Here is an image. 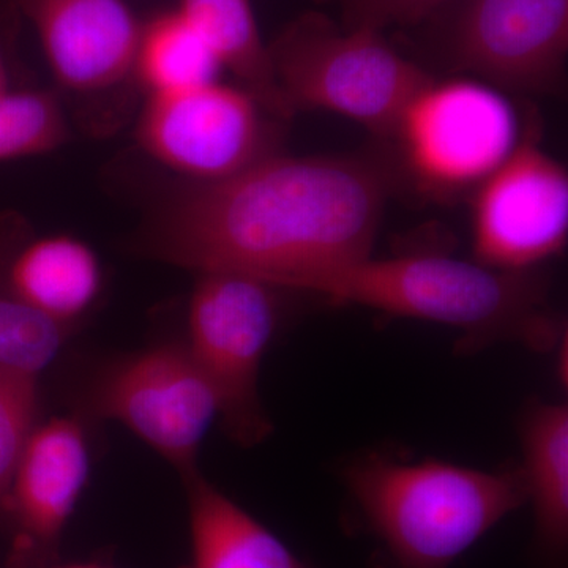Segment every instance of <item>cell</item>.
Here are the masks:
<instances>
[{
    "label": "cell",
    "mask_w": 568,
    "mask_h": 568,
    "mask_svg": "<svg viewBox=\"0 0 568 568\" xmlns=\"http://www.w3.org/2000/svg\"><path fill=\"white\" fill-rule=\"evenodd\" d=\"M368 156L275 152L216 182H186L145 226L162 263L233 272L295 291L308 276L372 256L394 178Z\"/></svg>",
    "instance_id": "cell-1"
},
{
    "label": "cell",
    "mask_w": 568,
    "mask_h": 568,
    "mask_svg": "<svg viewBox=\"0 0 568 568\" xmlns=\"http://www.w3.org/2000/svg\"><path fill=\"white\" fill-rule=\"evenodd\" d=\"M339 478L346 528L372 544L368 568H452L528 504L521 466L485 470L366 452L347 459Z\"/></svg>",
    "instance_id": "cell-2"
},
{
    "label": "cell",
    "mask_w": 568,
    "mask_h": 568,
    "mask_svg": "<svg viewBox=\"0 0 568 568\" xmlns=\"http://www.w3.org/2000/svg\"><path fill=\"white\" fill-rule=\"evenodd\" d=\"M295 291L323 295L335 304L447 325L462 334V349L469 353L499 342L547 351L560 336L547 290L536 275L496 271L477 261L439 254L368 256L317 272Z\"/></svg>",
    "instance_id": "cell-3"
},
{
    "label": "cell",
    "mask_w": 568,
    "mask_h": 568,
    "mask_svg": "<svg viewBox=\"0 0 568 568\" xmlns=\"http://www.w3.org/2000/svg\"><path fill=\"white\" fill-rule=\"evenodd\" d=\"M268 52L290 112H334L383 138H394L406 108L433 80L381 32L338 29L321 14L298 18Z\"/></svg>",
    "instance_id": "cell-4"
},
{
    "label": "cell",
    "mask_w": 568,
    "mask_h": 568,
    "mask_svg": "<svg viewBox=\"0 0 568 568\" xmlns=\"http://www.w3.org/2000/svg\"><path fill=\"white\" fill-rule=\"evenodd\" d=\"M196 276L182 342L212 388L224 433L237 446H257L274 432L260 377L278 328L283 290L233 272Z\"/></svg>",
    "instance_id": "cell-5"
},
{
    "label": "cell",
    "mask_w": 568,
    "mask_h": 568,
    "mask_svg": "<svg viewBox=\"0 0 568 568\" xmlns=\"http://www.w3.org/2000/svg\"><path fill=\"white\" fill-rule=\"evenodd\" d=\"M82 418L121 424L185 477L197 457L219 406L211 386L181 339L108 358L81 394Z\"/></svg>",
    "instance_id": "cell-6"
},
{
    "label": "cell",
    "mask_w": 568,
    "mask_h": 568,
    "mask_svg": "<svg viewBox=\"0 0 568 568\" xmlns=\"http://www.w3.org/2000/svg\"><path fill=\"white\" fill-rule=\"evenodd\" d=\"M414 181L433 194L476 189L518 145V122L503 92L478 80H432L396 126Z\"/></svg>",
    "instance_id": "cell-7"
},
{
    "label": "cell",
    "mask_w": 568,
    "mask_h": 568,
    "mask_svg": "<svg viewBox=\"0 0 568 568\" xmlns=\"http://www.w3.org/2000/svg\"><path fill=\"white\" fill-rule=\"evenodd\" d=\"M268 114L242 85L213 81L149 95L136 140L142 151L186 181L216 182L276 152Z\"/></svg>",
    "instance_id": "cell-8"
},
{
    "label": "cell",
    "mask_w": 568,
    "mask_h": 568,
    "mask_svg": "<svg viewBox=\"0 0 568 568\" xmlns=\"http://www.w3.org/2000/svg\"><path fill=\"white\" fill-rule=\"evenodd\" d=\"M568 237L566 168L536 141H519L480 183L473 204L474 261L504 272H530L562 252Z\"/></svg>",
    "instance_id": "cell-9"
},
{
    "label": "cell",
    "mask_w": 568,
    "mask_h": 568,
    "mask_svg": "<svg viewBox=\"0 0 568 568\" xmlns=\"http://www.w3.org/2000/svg\"><path fill=\"white\" fill-rule=\"evenodd\" d=\"M448 52L497 91L552 92L567 61L568 0H462Z\"/></svg>",
    "instance_id": "cell-10"
},
{
    "label": "cell",
    "mask_w": 568,
    "mask_h": 568,
    "mask_svg": "<svg viewBox=\"0 0 568 568\" xmlns=\"http://www.w3.org/2000/svg\"><path fill=\"white\" fill-rule=\"evenodd\" d=\"M92 473V450L80 414L39 422L11 478L6 514L13 528L10 568H48Z\"/></svg>",
    "instance_id": "cell-11"
},
{
    "label": "cell",
    "mask_w": 568,
    "mask_h": 568,
    "mask_svg": "<svg viewBox=\"0 0 568 568\" xmlns=\"http://www.w3.org/2000/svg\"><path fill=\"white\" fill-rule=\"evenodd\" d=\"M26 14L52 77L92 95L133 77L142 24L123 0H13Z\"/></svg>",
    "instance_id": "cell-12"
},
{
    "label": "cell",
    "mask_w": 568,
    "mask_h": 568,
    "mask_svg": "<svg viewBox=\"0 0 568 568\" xmlns=\"http://www.w3.org/2000/svg\"><path fill=\"white\" fill-rule=\"evenodd\" d=\"M99 254L81 239L41 235L22 244L3 265L0 293L51 323L74 332L103 293Z\"/></svg>",
    "instance_id": "cell-13"
},
{
    "label": "cell",
    "mask_w": 568,
    "mask_h": 568,
    "mask_svg": "<svg viewBox=\"0 0 568 568\" xmlns=\"http://www.w3.org/2000/svg\"><path fill=\"white\" fill-rule=\"evenodd\" d=\"M182 484L190 559L181 568H312L200 469L182 477Z\"/></svg>",
    "instance_id": "cell-14"
},
{
    "label": "cell",
    "mask_w": 568,
    "mask_h": 568,
    "mask_svg": "<svg viewBox=\"0 0 568 568\" xmlns=\"http://www.w3.org/2000/svg\"><path fill=\"white\" fill-rule=\"evenodd\" d=\"M528 504L534 508L536 549L544 568H564L568 548V407L538 403L521 428Z\"/></svg>",
    "instance_id": "cell-15"
},
{
    "label": "cell",
    "mask_w": 568,
    "mask_h": 568,
    "mask_svg": "<svg viewBox=\"0 0 568 568\" xmlns=\"http://www.w3.org/2000/svg\"><path fill=\"white\" fill-rule=\"evenodd\" d=\"M178 10L200 32L222 69L237 77L265 110L280 118L291 114L250 0H181Z\"/></svg>",
    "instance_id": "cell-16"
},
{
    "label": "cell",
    "mask_w": 568,
    "mask_h": 568,
    "mask_svg": "<svg viewBox=\"0 0 568 568\" xmlns=\"http://www.w3.org/2000/svg\"><path fill=\"white\" fill-rule=\"evenodd\" d=\"M220 71L219 59L181 11H168L142 24L133 77L148 97L219 81Z\"/></svg>",
    "instance_id": "cell-17"
},
{
    "label": "cell",
    "mask_w": 568,
    "mask_h": 568,
    "mask_svg": "<svg viewBox=\"0 0 568 568\" xmlns=\"http://www.w3.org/2000/svg\"><path fill=\"white\" fill-rule=\"evenodd\" d=\"M69 134L54 93L33 89L0 92V162L58 151Z\"/></svg>",
    "instance_id": "cell-18"
},
{
    "label": "cell",
    "mask_w": 568,
    "mask_h": 568,
    "mask_svg": "<svg viewBox=\"0 0 568 568\" xmlns=\"http://www.w3.org/2000/svg\"><path fill=\"white\" fill-rule=\"evenodd\" d=\"M71 334L0 293V369L40 376L58 361Z\"/></svg>",
    "instance_id": "cell-19"
},
{
    "label": "cell",
    "mask_w": 568,
    "mask_h": 568,
    "mask_svg": "<svg viewBox=\"0 0 568 568\" xmlns=\"http://www.w3.org/2000/svg\"><path fill=\"white\" fill-rule=\"evenodd\" d=\"M39 414L40 376L0 369V515L6 514L11 478Z\"/></svg>",
    "instance_id": "cell-20"
},
{
    "label": "cell",
    "mask_w": 568,
    "mask_h": 568,
    "mask_svg": "<svg viewBox=\"0 0 568 568\" xmlns=\"http://www.w3.org/2000/svg\"><path fill=\"white\" fill-rule=\"evenodd\" d=\"M349 28L381 32L388 26H409L426 20L450 0H342Z\"/></svg>",
    "instance_id": "cell-21"
},
{
    "label": "cell",
    "mask_w": 568,
    "mask_h": 568,
    "mask_svg": "<svg viewBox=\"0 0 568 568\" xmlns=\"http://www.w3.org/2000/svg\"><path fill=\"white\" fill-rule=\"evenodd\" d=\"M7 88H10L9 82V70H7L6 58H3V52L0 50V92L6 91Z\"/></svg>",
    "instance_id": "cell-22"
},
{
    "label": "cell",
    "mask_w": 568,
    "mask_h": 568,
    "mask_svg": "<svg viewBox=\"0 0 568 568\" xmlns=\"http://www.w3.org/2000/svg\"><path fill=\"white\" fill-rule=\"evenodd\" d=\"M48 568H112L110 566H104V564H95V562H81V564H65L62 566L61 562L54 564V566Z\"/></svg>",
    "instance_id": "cell-23"
}]
</instances>
